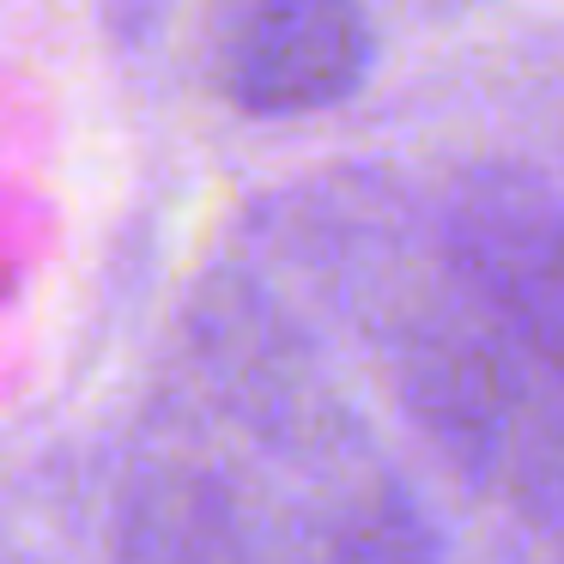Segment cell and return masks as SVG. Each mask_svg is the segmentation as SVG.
<instances>
[{
	"label": "cell",
	"instance_id": "cell-1",
	"mask_svg": "<svg viewBox=\"0 0 564 564\" xmlns=\"http://www.w3.org/2000/svg\"><path fill=\"white\" fill-rule=\"evenodd\" d=\"M382 365L431 443L516 522L564 546V382L449 256L377 316Z\"/></svg>",
	"mask_w": 564,
	"mask_h": 564
},
{
	"label": "cell",
	"instance_id": "cell-2",
	"mask_svg": "<svg viewBox=\"0 0 564 564\" xmlns=\"http://www.w3.org/2000/svg\"><path fill=\"white\" fill-rule=\"evenodd\" d=\"M128 564H413L394 498L292 516L213 474H159L128 516Z\"/></svg>",
	"mask_w": 564,
	"mask_h": 564
},
{
	"label": "cell",
	"instance_id": "cell-3",
	"mask_svg": "<svg viewBox=\"0 0 564 564\" xmlns=\"http://www.w3.org/2000/svg\"><path fill=\"white\" fill-rule=\"evenodd\" d=\"M370 25L334 0H285L261 7L225 43V98L249 116L328 110L365 79Z\"/></svg>",
	"mask_w": 564,
	"mask_h": 564
},
{
	"label": "cell",
	"instance_id": "cell-4",
	"mask_svg": "<svg viewBox=\"0 0 564 564\" xmlns=\"http://www.w3.org/2000/svg\"><path fill=\"white\" fill-rule=\"evenodd\" d=\"M443 256L564 382V213L528 195H486L462 207Z\"/></svg>",
	"mask_w": 564,
	"mask_h": 564
}]
</instances>
